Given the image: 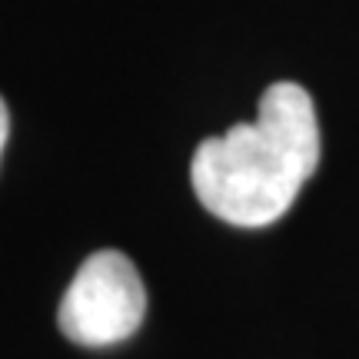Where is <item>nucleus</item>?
Here are the masks:
<instances>
[{
  "label": "nucleus",
  "mask_w": 359,
  "mask_h": 359,
  "mask_svg": "<svg viewBox=\"0 0 359 359\" xmlns=\"http://www.w3.org/2000/svg\"><path fill=\"white\" fill-rule=\"evenodd\" d=\"M320 167V120L299 83L280 80L259 97L253 123L196 147L190 180L196 200L217 219L243 230L269 226L296 203Z\"/></svg>",
  "instance_id": "obj_1"
},
{
  "label": "nucleus",
  "mask_w": 359,
  "mask_h": 359,
  "mask_svg": "<svg viewBox=\"0 0 359 359\" xmlns=\"http://www.w3.org/2000/svg\"><path fill=\"white\" fill-rule=\"evenodd\" d=\"M147 316V290L130 257L100 250L80 263L70 280L57 323L60 333L80 346H116L140 330Z\"/></svg>",
  "instance_id": "obj_2"
},
{
  "label": "nucleus",
  "mask_w": 359,
  "mask_h": 359,
  "mask_svg": "<svg viewBox=\"0 0 359 359\" xmlns=\"http://www.w3.org/2000/svg\"><path fill=\"white\" fill-rule=\"evenodd\" d=\"M7 133H11V114H7V103L0 97V154H4V147H7Z\"/></svg>",
  "instance_id": "obj_3"
}]
</instances>
